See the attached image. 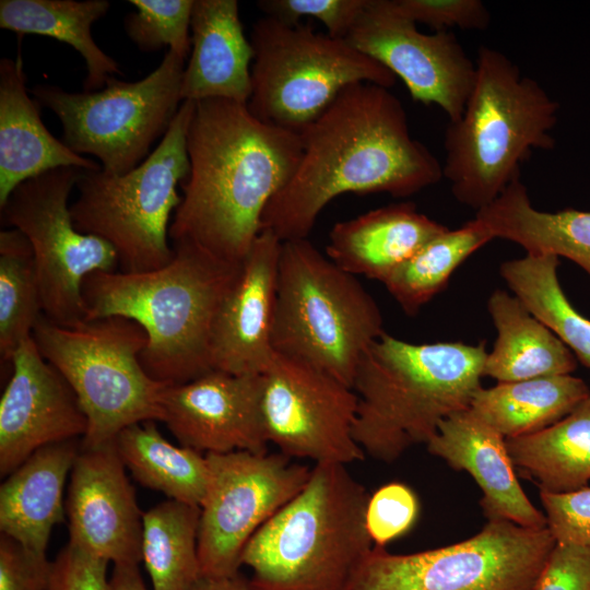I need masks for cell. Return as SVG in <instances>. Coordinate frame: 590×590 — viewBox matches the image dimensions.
<instances>
[{"instance_id": "obj_12", "label": "cell", "mask_w": 590, "mask_h": 590, "mask_svg": "<svg viewBox=\"0 0 590 590\" xmlns=\"http://www.w3.org/2000/svg\"><path fill=\"white\" fill-rule=\"evenodd\" d=\"M555 544L547 528L488 521L438 548L391 554L374 546L345 590H533Z\"/></svg>"}, {"instance_id": "obj_17", "label": "cell", "mask_w": 590, "mask_h": 590, "mask_svg": "<svg viewBox=\"0 0 590 590\" xmlns=\"http://www.w3.org/2000/svg\"><path fill=\"white\" fill-rule=\"evenodd\" d=\"M0 399V475L8 476L36 450L82 439L87 417L66 378L40 354L33 337L11 358Z\"/></svg>"}, {"instance_id": "obj_8", "label": "cell", "mask_w": 590, "mask_h": 590, "mask_svg": "<svg viewBox=\"0 0 590 590\" xmlns=\"http://www.w3.org/2000/svg\"><path fill=\"white\" fill-rule=\"evenodd\" d=\"M194 102L184 101L155 150L135 168L115 175L84 169L70 204L75 228L113 246L121 272L142 273L167 266L172 214L181 203L177 187L190 162L187 132Z\"/></svg>"}, {"instance_id": "obj_40", "label": "cell", "mask_w": 590, "mask_h": 590, "mask_svg": "<svg viewBox=\"0 0 590 590\" xmlns=\"http://www.w3.org/2000/svg\"><path fill=\"white\" fill-rule=\"evenodd\" d=\"M540 499L556 543L590 546V487L566 493L540 489Z\"/></svg>"}, {"instance_id": "obj_37", "label": "cell", "mask_w": 590, "mask_h": 590, "mask_svg": "<svg viewBox=\"0 0 590 590\" xmlns=\"http://www.w3.org/2000/svg\"><path fill=\"white\" fill-rule=\"evenodd\" d=\"M420 503L411 487L392 482L369 496L366 507V528L374 546L385 547L405 534L415 523Z\"/></svg>"}, {"instance_id": "obj_30", "label": "cell", "mask_w": 590, "mask_h": 590, "mask_svg": "<svg viewBox=\"0 0 590 590\" xmlns=\"http://www.w3.org/2000/svg\"><path fill=\"white\" fill-rule=\"evenodd\" d=\"M114 444L139 484L163 493L168 499L201 506L209 484L205 455L168 441L155 421L123 428Z\"/></svg>"}, {"instance_id": "obj_16", "label": "cell", "mask_w": 590, "mask_h": 590, "mask_svg": "<svg viewBox=\"0 0 590 590\" xmlns=\"http://www.w3.org/2000/svg\"><path fill=\"white\" fill-rule=\"evenodd\" d=\"M345 39L399 76L415 102L437 105L449 121L461 117L476 66L453 33H422L392 0H366Z\"/></svg>"}, {"instance_id": "obj_45", "label": "cell", "mask_w": 590, "mask_h": 590, "mask_svg": "<svg viewBox=\"0 0 590 590\" xmlns=\"http://www.w3.org/2000/svg\"><path fill=\"white\" fill-rule=\"evenodd\" d=\"M190 590H258L251 581L239 575L231 577H201Z\"/></svg>"}, {"instance_id": "obj_22", "label": "cell", "mask_w": 590, "mask_h": 590, "mask_svg": "<svg viewBox=\"0 0 590 590\" xmlns=\"http://www.w3.org/2000/svg\"><path fill=\"white\" fill-rule=\"evenodd\" d=\"M255 52L245 36L236 0H194L191 50L181 98H223L247 104L251 95Z\"/></svg>"}, {"instance_id": "obj_5", "label": "cell", "mask_w": 590, "mask_h": 590, "mask_svg": "<svg viewBox=\"0 0 590 590\" xmlns=\"http://www.w3.org/2000/svg\"><path fill=\"white\" fill-rule=\"evenodd\" d=\"M369 494L338 463H316L302 491L250 538L241 565L258 590H345L374 547Z\"/></svg>"}, {"instance_id": "obj_36", "label": "cell", "mask_w": 590, "mask_h": 590, "mask_svg": "<svg viewBox=\"0 0 590 590\" xmlns=\"http://www.w3.org/2000/svg\"><path fill=\"white\" fill-rule=\"evenodd\" d=\"M194 0H130L137 11L125 17L129 38L143 51L165 46L186 59L191 50Z\"/></svg>"}, {"instance_id": "obj_13", "label": "cell", "mask_w": 590, "mask_h": 590, "mask_svg": "<svg viewBox=\"0 0 590 590\" xmlns=\"http://www.w3.org/2000/svg\"><path fill=\"white\" fill-rule=\"evenodd\" d=\"M83 170L60 167L31 178L0 208L2 222L22 232L32 246L45 317L62 327L86 321L84 279L97 271H118L113 246L74 226L69 197Z\"/></svg>"}, {"instance_id": "obj_29", "label": "cell", "mask_w": 590, "mask_h": 590, "mask_svg": "<svg viewBox=\"0 0 590 590\" xmlns=\"http://www.w3.org/2000/svg\"><path fill=\"white\" fill-rule=\"evenodd\" d=\"M109 7L106 0H1L0 27L19 35L48 36L73 47L87 68L84 91L93 92L120 73L118 63L92 36V25Z\"/></svg>"}, {"instance_id": "obj_43", "label": "cell", "mask_w": 590, "mask_h": 590, "mask_svg": "<svg viewBox=\"0 0 590 590\" xmlns=\"http://www.w3.org/2000/svg\"><path fill=\"white\" fill-rule=\"evenodd\" d=\"M533 590H590V546L556 543Z\"/></svg>"}, {"instance_id": "obj_18", "label": "cell", "mask_w": 590, "mask_h": 590, "mask_svg": "<svg viewBox=\"0 0 590 590\" xmlns=\"http://www.w3.org/2000/svg\"><path fill=\"white\" fill-rule=\"evenodd\" d=\"M69 480V543L114 565H139L143 512L114 440L81 447Z\"/></svg>"}, {"instance_id": "obj_1", "label": "cell", "mask_w": 590, "mask_h": 590, "mask_svg": "<svg viewBox=\"0 0 590 590\" xmlns=\"http://www.w3.org/2000/svg\"><path fill=\"white\" fill-rule=\"evenodd\" d=\"M298 135V165L261 217V231L282 241L307 238L323 208L343 193L405 198L442 178V165L412 138L401 101L374 83L343 88Z\"/></svg>"}, {"instance_id": "obj_10", "label": "cell", "mask_w": 590, "mask_h": 590, "mask_svg": "<svg viewBox=\"0 0 590 590\" xmlns=\"http://www.w3.org/2000/svg\"><path fill=\"white\" fill-rule=\"evenodd\" d=\"M249 111L259 120L299 133L346 86L368 82L387 88L396 75L344 38L264 16L252 25Z\"/></svg>"}, {"instance_id": "obj_23", "label": "cell", "mask_w": 590, "mask_h": 590, "mask_svg": "<svg viewBox=\"0 0 590 590\" xmlns=\"http://www.w3.org/2000/svg\"><path fill=\"white\" fill-rule=\"evenodd\" d=\"M23 60L0 61V208L22 182L60 167L101 169L74 153L43 123L39 103L26 90Z\"/></svg>"}, {"instance_id": "obj_26", "label": "cell", "mask_w": 590, "mask_h": 590, "mask_svg": "<svg viewBox=\"0 0 590 590\" xmlns=\"http://www.w3.org/2000/svg\"><path fill=\"white\" fill-rule=\"evenodd\" d=\"M492 234L522 246L527 253L565 257L590 275V212L536 210L520 177L475 217Z\"/></svg>"}, {"instance_id": "obj_7", "label": "cell", "mask_w": 590, "mask_h": 590, "mask_svg": "<svg viewBox=\"0 0 590 590\" xmlns=\"http://www.w3.org/2000/svg\"><path fill=\"white\" fill-rule=\"evenodd\" d=\"M382 333L380 309L355 275L307 238L282 241L272 329L275 354L353 388L363 355Z\"/></svg>"}, {"instance_id": "obj_21", "label": "cell", "mask_w": 590, "mask_h": 590, "mask_svg": "<svg viewBox=\"0 0 590 590\" xmlns=\"http://www.w3.org/2000/svg\"><path fill=\"white\" fill-rule=\"evenodd\" d=\"M429 453L455 470L468 472L482 489L488 521L547 528L546 517L528 498L506 447V439L470 408L445 418L426 442Z\"/></svg>"}, {"instance_id": "obj_35", "label": "cell", "mask_w": 590, "mask_h": 590, "mask_svg": "<svg viewBox=\"0 0 590 590\" xmlns=\"http://www.w3.org/2000/svg\"><path fill=\"white\" fill-rule=\"evenodd\" d=\"M44 315L32 246L16 228L0 233V354L12 355Z\"/></svg>"}, {"instance_id": "obj_20", "label": "cell", "mask_w": 590, "mask_h": 590, "mask_svg": "<svg viewBox=\"0 0 590 590\" xmlns=\"http://www.w3.org/2000/svg\"><path fill=\"white\" fill-rule=\"evenodd\" d=\"M282 240L263 229L240 263L215 317L212 369L261 375L275 356L272 329Z\"/></svg>"}, {"instance_id": "obj_32", "label": "cell", "mask_w": 590, "mask_h": 590, "mask_svg": "<svg viewBox=\"0 0 590 590\" xmlns=\"http://www.w3.org/2000/svg\"><path fill=\"white\" fill-rule=\"evenodd\" d=\"M201 509L167 499L143 512L141 557L153 590H190L201 578Z\"/></svg>"}, {"instance_id": "obj_2", "label": "cell", "mask_w": 590, "mask_h": 590, "mask_svg": "<svg viewBox=\"0 0 590 590\" xmlns=\"http://www.w3.org/2000/svg\"><path fill=\"white\" fill-rule=\"evenodd\" d=\"M187 152L190 170L169 239L241 263L266 206L298 165L299 135L259 120L247 104L209 98L194 102Z\"/></svg>"}, {"instance_id": "obj_34", "label": "cell", "mask_w": 590, "mask_h": 590, "mask_svg": "<svg viewBox=\"0 0 590 590\" xmlns=\"http://www.w3.org/2000/svg\"><path fill=\"white\" fill-rule=\"evenodd\" d=\"M494 237L477 220L447 229L396 268L382 282L408 315H415L447 285L452 272Z\"/></svg>"}, {"instance_id": "obj_38", "label": "cell", "mask_w": 590, "mask_h": 590, "mask_svg": "<svg viewBox=\"0 0 590 590\" xmlns=\"http://www.w3.org/2000/svg\"><path fill=\"white\" fill-rule=\"evenodd\" d=\"M366 4V0H261L257 7L266 16L290 25H296L303 16L319 20L328 35L335 38L347 36Z\"/></svg>"}, {"instance_id": "obj_9", "label": "cell", "mask_w": 590, "mask_h": 590, "mask_svg": "<svg viewBox=\"0 0 590 590\" xmlns=\"http://www.w3.org/2000/svg\"><path fill=\"white\" fill-rule=\"evenodd\" d=\"M32 337L43 357L66 378L87 417L81 447L110 442L123 428L163 420L166 385L141 364L144 329L119 316L62 327L43 315Z\"/></svg>"}, {"instance_id": "obj_28", "label": "cell", "mask_w": 590, "mask_h": 590, "mask_svg": "<svg viewBox=\"0 0 590 590\" xmlns=\"http://www.w3.org/2000/svg\"><path fill=\"white\" fill-rule=\"evenodd\" d=\"M589 396L582 379L556 375L481 387L470 409L507 439L555 424Z\"/></svg>"}, {"instance_id": "obj_25", "label": "cell", "mask_w": 590, "mask_h": 590, "mask_svg": "<svg viewBox=\"0 0 590 590\" xmlns=\"http://www.w3.org/2000/svg\"><path fill=\"white\" fill-rule=\"evenodd\" d=\"M71 439L36 450L0 486V531L46 554L52 528L64 522V486L81 449Z\"/></svg>"}, {"instance_id": "obj_44", "label": "cell", "mask_w": 590, "mask_h": 590, "mask_svg": "<svg viewBox=\"0 0 590 590\" xmlns=\"http://www.w3.org/2000/svg\"><path fill=\"white\" fill-rule=\"evenodd\" d=\"M109 590H149L138 565H114L109 577Z\"/></svg>"}, {"instance_id": "obj_15", "label": "cell", "mask_w": 590, "mask_h": 590, "mask_svg": "<svg viewBox=\"0 0 590 590\" xmlns=\"http://www.w3.org/2000/svg\"><path fill=\"white\" fill-rule=\"evenodd\" d=\"M261 412L268 442L291 459L346 465L365 458L354 437L355 391L308 364L275 354L261 374Z\"/></svg>"}, {"instance_id": "obj_14", "label": "cell", "mask_w": 590, "mask_h": 590, "mask_svg": "<svg viewBox=\"0 0 590 590\" xmlns=\"http://www.w3.org/2000/svg\"><path fill=\"white\" fill-rule=\"evenodd\" d=\"M209 484L200 506L201 577L238 575L250 538L307 483L311 468L268 452L205 455Z\"/></svg>"}, {"instance_id": "obj_3", "label": "cell", "mask_w": 590, "mask_h": 590, "mask_svg": "<svg viewBox=\"0 0 590 590\" xmlns=\"http://www.w3.org/2000/svg\"><path fill=\"white\" fill-rule=\"evenodd\" d=\"M165 267L142 272L97 271L82 284L87 320L119 316L148 337L140 359L166 386L190 381L211 368L212 331L240 263L216 258L189 241H174Z\"/></svg>"}, {"instance_id": "obj_33", "label": "cell", "mask_w": 590, "mask_h": 590, "mask_svg": "<svg viewBox=\"0 0 590 590\" xmlns=\"http://www.w3.org/2000/svg\"><path fill=\"white\" fill-rule=\"evenodd\" d=\"M559 258L527 253L505 261L500 274L526 308L590 367V320L567 299L557 276Z\"/></svg>"}, {"instance_id": "obj_39", "label": "cell", "mask_w": 590, "mask_h": 590, "mask_svg": "<svg viewBox=\"0 0 590 590\" xmlns=\"http://www.w3.org/2000/svg\"><path fill=\"white\" fill-rule=\"evenodd\" d=\"M392 2L402 15L436 32L447 31L449 27L484 31L491 24V13L481 0H392Z\"/></svg>"}, {"instance_id": "obj_41", "label": "cell", "mask_w": 590, "mask_h": 590, "mask_svg": "<svg viewBox=\"0 0 590 590\" xmlns=\"http://www.w3.org/2000/svg\"><path fill=\"white\" fill-rule=\"evenodd\" d=\"M52 562L0 534V590H48Z\"/></svg>"}, {"instance_id": "obj_4", "label": "cell", "mask_w": 590, "mask_h": 590, "mask_svg": "<svg viewBox=\"0 0 590 590\" xmlns=\"http://www.w3.org/2000/svg\"><path fill=\"white\" fill-rule=\"evenodd\" d=\"M486 356L484 342L417 344L382 333L355 374V440L386 463L426 445L445 418L470 408Z\"/></svg>"}, {"instance_id": "obj_19", "label": "cell", "mask_w": 590, "mask_h": 590, "mask_svg": "<svg viewBox=\"0 0 590 590\" xmlns=\"http://www.w3.org/2000/svg\"><path fill=\"white\" fill-rule=\"evenodd\" d=\"M163 420L177 441L203 455L268 452L261 412V375L210 369L166 386Z\"/></svg>"}, {"instance_id": "obj_11", "label": "cell", "mask_w": 590, "mask_h": 590, "mask_svg": "<svg viewBox=\"0 0 590 590\" xmlns=\"http://www.w3.org/2000/svg\"><path fill=\"white\" fill-rule=\"evenodd\" d=\"M184 62L168 49L160 66L139 81L110 76L104 88L82 93L38 84L32 94L59 118L70 150L92 154L104 172L122 175L141 164L168 130L182 103Z\"/></svg>"}, {"instance_id": "obj_6", "label": "cell", "mask_w": 590, "mask_h": 590, "mask_svg": "<svg viewBox=\"0 0 590 590\" xmlns=\"http://www.w3.org/2000/svg\"><path fill=\"white\" fill-rule=\"evenodd\" d=\"M475 66L464 110L445 131L442 177L457 201L479 211L520 177L532 150L554 146L558 104L497 49L479 47Z\"/></svg>"}, {"instance_id": "obj_24", "label": "cell", "mask_w": 590, "mask_h": 590, "mask_svg": "<svg viewBox=\"0 0 590 590\" xmlns=\"http://www.w3.org/2000/svg\"><path fill=\"white\" fill-rule=\"evenodd\" d=\"M448 227L417 211L412 202L388 204L329 233L327 257L342 270L384 282L400 264Z\"/></svg>"}, {"instance_id": "obj_42", "label": "cell", "mask_w": 590, "mask_h": 590, "mask_svg": "<svg viewBox=\"0 0 590 590\" xmlns=\"http://www.w3.org/2000/svg\"><path fill=\"white\" fill-rule=\"evenodd\" d=\"M108 562L68 543L52 560L48 590H109Z\"/></svg>"}, {"instance_id": "obj_31", "label": "cell", "mask_w": 590, "mask_h": 590, "mask_svg": "<svg viewBox=\"0 0 590 590\" xmlns=\"http://www.w3.org/2000/svg\"><path fill=\"white\" fill-rule=\"evenodd\" d=\"M515 467L540 489L566 493L590 481V396L564 418L533 434L507 438Z\"/></svg>"}, {"instance_id": "obj_27", "label": "cell", "mask_w": 590, "mask_h": 590, "mask_svg": "<svg viewBox=\"0 0 590 590\" xmlns=\"http://www.w3.org/2000/svg\"><path fill=\"white\" fill-rule=\"evenodd\" d=\"M487 309L497 339L487 353L483 376L511 382L570 375L575 370L574 353L517 296L496 290L488 298Z\"/></svg>"}]
</instances>
